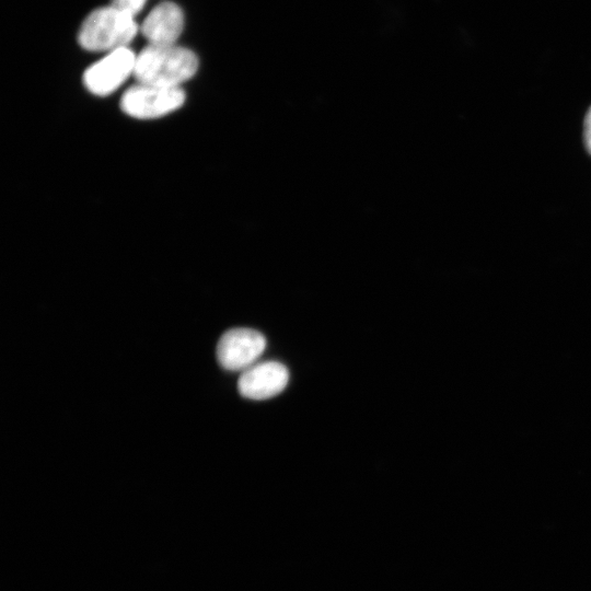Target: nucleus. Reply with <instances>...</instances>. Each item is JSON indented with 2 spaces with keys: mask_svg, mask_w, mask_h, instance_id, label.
Wrapping results in <instances>:
<instances>
[{
  "mask_svg": "<svg viewBox=\"0 0 591 591\" xmlns=\"http://www.w3.org/2000/svg\"><path fill=\"white\" fill-rule=\"evenodd\" d=\"M198 69V58L189 49L175 45H151L136 56L134 77L138 83L177 88Z\"/></svg>",
  "mask_w": 591,
  "mask_h": 591,
  "instance_id": "obj_1",
  "label": "nucleus"
},
{
  "mask_svg": "<svg viewBox=\"0 0 591 591\" xmlns=\"http://www.w3.org/2000/svg\"><path fill=\"white\" fill-rule=\"evenodd\" d=\"M137 31L132 16L109 5L92 11L84 19L78 42L86 50L109 53L127 47Z\"/></svg>",
  "mask_w": 591,
  "mask_h": 591,
  "instance_id": "obj_2",
  "label": "nucleus"
},
{
  "mask_svg": "<svg viewBox=\"0 0 591 591\" xmlns=\"http://www.w3.org/2000/svg\"><path fill=\"white\" fill-rule=\"evenodd\" d=\"M185 97V92L181 86L167 88L138 83L123 94L120 108L135 118H158L179 108Z\"/></svg>",
  "mask_w": 591,
  "mask_h": 591,
  "instance_id": "obj_3",
  "label": "nucleus"
},
{
  "mask_svg": "<svg viewBox=\"0 0 591 591\" xmlns=\"http://www.w3.org/2000/svg\"><path fill=\"white\" fill-rule=\"evenodd\" d=\"M266 348L265 336L252 328L227 331L217 345V359L225 370L244 371L255 363Z\"/></svg>",
  "mask_w": 591,
  "mask_h": 591,
  "instance_id": "obj_4",
  "label": "nucleus"
},
{
  "mask_svg": "<svg viewBox=\"0 0 591 591\" xmlns=\"http://www.w3.org/2000/svg\"><path fill=\"white\" fill-rule=\"evenodd\" d=\"M136 55L128 47L109 51L83 73V83L93 94L105 96L134 74Z\"/></svg>",
  "mask_w": 591,
  "mask_h": 591,
  "instance_id": "obj_5",
  "label": "nucleus"
},
{
  "mask_svg": "<svg viewBox=\"0 0 591 591\" xmlns=\"http://www.w3.org/2000/svg\"><path fill=\"white\" fill-rule=\"evenodd\" d=\"M289 381L288 369L277 361L254 363L242 371L237 390L243 397L266 399L278 395Z\"/></svg>",
  "mask_w": 591,
  "mask_h": 591,
  "instance_id": "obj_6",
  "label": "nucleus"
},
{
  "mask_svg": "<svg viewBox=\"0 0 591 591\" xmlns=\"http://www.w3.org/2000/svg\"><path fill=\"white\" fill-rule=\"evenodd\" d=\"M184 27L181 8L171 1L155 5L141 24V33L151 45H174Z\"/></svg>",
  "mask_w": 591,
  "mask_h": 591,
  "instance_id": "obj_7",
  "label": "nucleus"
},
{
  "mask_svg": "<svg viewBox=\"0 0 591 591\" xmlns=\"http://www.w3.org/2000/svg\"><path fill=\"white\" fill-rule=\"evenodd\" d=\"M147 0H112V7L117 10L135 16L144 5Z\"/></svg>",
  "mask_w": 591,
  "mask_h": 591,
  "instance_id": "obj_8",
  "label": "nucleus"
},
{
  "mask_svg": "<svg viewBox=\"0 0 591 591\" xmlns=\"http://www.w3.org/2000/svg\"><path fill=\"white\" fill-rule=\"evenodd\" d=\"M583 141L587 151L591 154V106L589 107L583 121Z\"/></svg>",
  "mask_w": 591,
  "mask_h": 591,
  "instance_id": "obj_9",
  "label": "nucleus"
}]
</instances>
